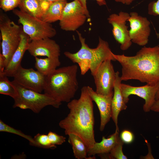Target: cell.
I'll return each instance as SVG.
<instances>
[{"instance_id": "obj_1", "label": "cell", "mask_w": 159, "mask_h": 159, "mask_svg": "<svg viewBox=\"0 0 159 159\" xmlns=\"http://www.w3.org/2000/svg\"><path fill=\"white\" fill-rule=\"evenodd\" d=\"M93 101L89 95L87 86L81 89L80 97L68 103L69 112L59 125L64 130L65 135H78L85 144L87 151L96 142L94 135V118Z\"/></svg>"}, {"instance_id": "obj_2", "label": "cell", "mask_w": 159, "mask_h": 159, "mask_svg": "<svg viewBox=\"0 0 159 159\" xmlns=\"http://www.w3.org/2000/svg\"><path fill=\"white\" fill-rule=\"evenodd\" d=\"M113 55L122 66V81L137 80L150 85L159 84V44L144 46L134 56Z\"/></svg>"}, {"instance_id": "obj_3", "label": "cell", "mask_w": 159, "mask_h": 159, "mask_svg": "<svg viewBox=\"0 0 159 159\" xmlns=\"http://www.w3.org/2000/svg\"><path fill=\"white\" fill-rule=\"evenodd\" d=\"M76 31L81 44L80 48L76 53L67 51L64 52V54L73 62L77 64L81 75H84L90 70L91 75L93 76L104 61L108 59L116 61L107 42L99 37L97 47L90 48L86 43L85 39L81 34L78 31Z\"/></svg>"}, {"instance_id": "obj_4", "label": "cell", "mask_w": 159, "mask_h": 159, "mask_svg": "<svg viewBox=\"0 0 159 159\" xmlns=\"http://www.w3.org/2000/svg\"><path fill=\"white\" fill-rule=\"evenodd\" d=\"M76 64L56 69L46 76L44 93L62 102H68L78 88Z\"/></svg>"}, {"instance_id": "obj_5", "label": "cell", "mask_w": 159, "mask_h": 159, "mask_svg": "<svg viewBox=\"0 0 159 159\" xmlns=\"http://www.w3.org/2000/svg\"><path fill=\"white\" fill-rule=\"evenodd\" d=\"M12 82L17 91V96L14 99L13 108L29 109L35 113H38L47 106H52L58 108L61 105L62 102L46 94H41L26 88L13 81Z\"/></svg>"}, {"instance_id": "obj_6", "label": "cell", "mask_w": 159, "mask_h": 159, "mask_svg": "<svg viewBox=\"0 0 159 159\" xmlns=\"http://www.w3.org/2000/svg\"><path fill=\"white\" fill-rule=\"evenodd\" d=\"M0 30L2 39L1 53L5 58L6 67L19 46L23 30L21 26L18 25L11 21L1 10Z\"/></svg>"}, {"instance_id": "obj_7", "label": "cell", "mask_w": 159, "mask_h": 159, "mask_svg": "<svg viewBox=\"0 0 159 159\" xmlns=\"http://www.w3.org/2000/svg\"><path fill=\"white\" fill-rule=\"evenodd\" d=\"M13 12L18 17L19 22L21 24L23 32L29 36L30 41L51 38L56 35V31L51 24L20 10L15 9Z\"/></svg>"}, {"instance_id": "obj_8", "label": "cell", "mask_w": 159, "mask_h": 159, "mask_svg": "<svg viewBox=\"0 0 159 159\" xmlns=\"http://www.w3.org/2000/svg\"><path fill=\"white\" fill-rule=\"evenodd\" d=\"M87 18L86 12L80 3L77 0H74L67 3L59 25L63 30L74 31L84 24Z\"/></svg>"}, {"instance_id": "obj_9", "label": "cell", "mask_w": 159, "mask_h": 159, "mask_svg": "<svg viewBox=\"0 0 159 159\" xmlns=\"http://www.w3.org/2000/svg\"><path fill=\"white\" fill-rule=\"evenodd\" d=\"M110 59L102 62L93 76L95 85L96 92L104 95L113 94L116 79V72Z\"/></svg>"}, {"instance_id": "obj_10", "label": "cell", "mask_w": 159, "mask_h": 159, "mask_svg": "<svg viewBox=\"0 0 159 159\" xmlns=\"http://www.w3.org/2000/svg\"><path fill=\"white\" fill-rule=\"evenodd\" d=\"M130 17V14L128 13L120 11L118 14L113 13L110 14L107 18L109 23L112 26L113 37L120 44V49L123 51L127 50L132 44L128 27L126 25V22Z\"/></svg>"}, {"instance_id": "obj_11", "label": "cell", "mask_w": 159, "mask_h": 159, "mask_svg": "<svg viewBox=\"0 0 159 159\" xmlns=\"http://www.w3.org/2000/svg\"><path fill=\"white\" fill-rule=\"evenodd\" d=\"M121 89L123 100L126 104L128 102L129 97L131 95L138 96L145 101L143 106V111L148 112L156 101L155 96L159 88V84L155 85L147 84L141 86L135 87L121 83Z\"/></svg>"}, {"instance_id": "obj_12", "label": "cell", "mask_w": 159, "mask_h": 159, "mask_svg": "<svg viewBox=\"0 0 159 159\" xmlns=\"http://www.w3.org/2000/svg\"><path fill=\"white\" fill-rule=\"evenodd\" d=\"M128 20L130 29L129 36L132 42L140 46H145L149 41L151 29L150 22L146 17L135 12H131Z\"/></svg>"}, {"instance_id": "obj_13", "label": "cell", "mask_w": 159, "mask_h": 159, "mask_svg": "<svg viewBox=\"0 0 159 159\" xmlns=\"http://www.w3.org/2000/svg\"><path fill=\"white\" fill-rule=\"evenodd\" d=\"M46 76L37 70L25 69L21 65L14 75L13 81L24 88L41 93L45 87Z\"/></svg>"}, {"instance_id": "obj_14", "label": "cell", "mask_w": 159, "mask_h": 159, "mask_svg": "<svg viewBox=\"0 0 159 159\" xmlns=\"http://www.w3.org/2000/svg\"><path fill=\"white\" fill-rule=\"evenodd\" d=\"M32 56L47 57H59L60 49L59 45L50 38L31 41L29 43L27 50Z\"/></svg>"}, {"instance_id": "obj_15", "label": "cell", "mask_w": 159, "mask_h": 159, "mask_svg": "<svg viewBox=\"0 0 159 159\" xmlns=\"http://www.w3.org/2000/svg\"><path fill=\"white\" fill-rule=\"evenodd\" d=\"M88 92L96 104L99 109L100 117V130L103 131L111 118V102L113 94L104 95L97 93L89 86H87Z\"/></svg>"}, {"instance_id": "obj_16", "label": "cell", "mask_w": 159, "mask_h": 159, "mask_svg": "<svg viewBox=\"0 0 159 159\" xmlns=\"http://www.w3.org/2000/svg\"><path fill=\"white\" fill-rule=\"evenodd\" d=\"M30 42L29 36L23 31L21 34V39L19 46L5 68L4 72L5 75L8 77H13L21 65V62L25 51L27 50Z\"/></svg>"}, {"instance_id": "obj_17", "label": "cell", "mask_w": 159, "mask_h": 159, "mask_svg": "<svg viewBox=\"0 0 159 159\" xmlns=\"http://www.w3.org/2000/svg\"><path fill=\"white\" fill-rule=\"evenodd\" d=\"M122 80L118 71L116 72V79L113 88V94L111 102V118L116 127H118V118L120 112L126 109L127 106L124 102L121 89Z\"/></svg>"}, {"instance_id": "obj_18", "label": "cell", "mask_w": 159, "mask_h": 159, "mask_svg": "<svg viewBox=\"0 0 159 159\" xmlns=\"http://www.w3.org/2000/svg\"><path fill=\"white\" fill-rule=\"evenodd\" d=\"M119 138L118 127H116L115 132L108 138L103 136L101 141L95 142L93 147L87 151V155L95 156L96 154L109 153L117 143Z\"/></svg>"}, {"instance_id": "obj_19", "label": "cell", "mask_w": 159, "mask_h": 159, "mask_svg": "<svg viewBox=\"0 0 159 159\" xmlns=\"http://www.w3.org/2000/svg\"><path fill=\"white\" fill-rule=\"evenodd\" d=\"M66 0H60L52 2L42 16L41 19L51 24L62 19Z\"/></svg>"}, {"instance_id": "obj_20", "label": "cell", "mask_w": 159, "mask_h": 159, "mask_svg": "<svg viewBox=\"0 0 159 159\" xmlns=\"http://www.w3.org/2000/svg\"><path fill=\"white\" fill-rule=\"evenodd\" d=\"M35 68L37 70L45 76L52 73L61 64L59 57L39 58L35 57Z\"/></svg>"}, {"instance_id": "obj_21", "label": "cell", "mask_w": 159, "mask_h": 159, "mask_svg": "<svg viewBox=\"0 0 159 159\" xmlns=\"http://www.w3.org/2000/svg\"><path fill=\"white\" fill-rule=\"evenodd\" d=\"M68 142L72 147L74 155L77 159L87 158V149L85 144L78 135L73 134L68 135Z\"/></svg>"}, {"instance_id": "obj_22", "label": "cell", "mask_w": 159, "mask_h": 159, "mask_svg": "<svg viewBox=\"0 0 159 159\" xmlns=\"http://www.w3.org/2000/svg\"><path fill=\"white\" fill-rule=\"evenodd\" d=\"M19 7L20 10L40 19L44 13L39 0H21Z\"/></svg>"}, {"instance_id": "obj_23", "label": "cell", "mask_w": 159, "mask_h": 159, "mask_svg": "<svg viewBox=\"0 0 159 159\" xmlns=\"http://www.w3.org/2000/svg\"><path fill=\"white\" fill-rule=\"evenodd\" d=\"M7 77L4 74L0 75V93L9 96L14 99L17 95V89Z\"/></svg>"}, {"instance_id": "obj_24", "label": "cell", "mask_w": 159, "mask_h": 159, "mask_svg": "<svg viewBox=\"0 0 159 159\" xmlns=\"http://www.w3.org/2000/svg\"><path fill=\"white\" fill-rule=\"evenodd\" d=\"M0 131L14 134L19 136L28 140L31 145L38 147L37 144L31 136L26 135L20 130L10 126L1 120H0Z\"/></svg>"}, {"instance_id": "obj_25", "label": "cell", "mask_w": 159, "mask_h": 159, "mask_svg": "<svg viewBox=\"0 0 159 159\" xmlns=\"http://www.w3.org/2000/svg\"><path fill=\"white\" fill-rule=\"evenodd\" d=\"M34 140L37 144L38 147L45 148L54 149L56 146L50 142L47 135L38 133L33 138Z\"/></svg>"}, {"instance_id": "obj_26", "label": "cell", "mask_w": 159, "mask_h": 159, "mask_svg": "<svg viewBox=\"0 0 159 159\" xmlns=\"http://www.w3.org/2000/svg\"><path fill=\"white\" fill-rule=\"evenodd\" d=\"M124 143L120 138L118 142L109 153L110 159H127V157L123 153L122 147Z\"/></svg>"}, {"instance_id": "obj_27", "label": "cell", "mask_w": 159, "mask_h": 159, "mask_svg": "<svg viewBox=\"0 0 159 159\" xmlns=\"http://www.w3.org/2000/svg\"><path fill=\"white\" fill-rule=\"evenodd\" d=\"M21 0H0V7L6 12L13 10L19 6Z\"/></svg>"}, {"instance_id": "obj_28", "label": "cell", "mask_w": 159, "mask_h": 159, "mask_svg": "<svg viewBox=\"0 0 159 159\" xmlns=\"http://www.w3.org/2000/svg\"><path fill=\"white\" fill-rule=\"evenodd\" d=\"M47 135L51 143L54 145H61L66 141L65 137L60 135L55 132L50 131Z\"/></svg>"}, {"instance_id": "obj_29", "label": "cell", "mask_w": 159, "mask_h": 159, "mask_svg": "<svg viewBox=\"0 0 159 159\" xmlns=\"http://www.w3.org/2000/svg\"><path fill=\"white\" fill-rule=\"evenodd\" d=\"M148 13L151 15H159V0L150 2L148 6ZM157 38H159V33H156Z\"/></svg>"}, {"instance_id": "obj_30", "label": "cell", "mask_w": 159, "mask_h": 159, "mask_svg": "<svg viewBox=\"0 0 159 159\" xmlns=\"http://www.w3.org/2000/svg\"><path fill=\"white\" fill-rule=\"evenodd\" d=\"M120 138L124 143L130 144L132 143L134 139L133 133L129 130H124L120 133Z\"/></svg>"}, {"instance_id": "obj_31", "label": "cell", "mask_w": 159, "mask_h": 159, "mask_svg": "<svg viewBox=\"0 0 159 159\" xmlns=\"http://www.w3.org/2000/svg\"><path fill=\"white\" fill-rule=\"evenodd\" d=\"M81 4L87 15L88 18L90 17L89 12L87 9V0H77ZM100 6L106 5V2L105 0H95Z\"/></svg>"}, {"instance_id": "obj_32", "label": "cell", "mask_w": 159, "mask_h": 159, "mask_svg": "<svg viewBox=\"0 0 159 159\" xmlns=\"http://www.w3.org/2000/svg\"><path fill=\"white\" fill-rule=\"evenodd\" d=\"M6 67L5 60L2 53L0 54V75L4 74V72Z\"/></svg>"}, {"instance_id": "obj_33", "label": "cell", "mask_w": 159, "mask_h": 159, "mask_svg": "<svg viewBox=\"0 0 159 159\" xmlns=\"http://www.w3.org/2000/svg\"><path fill=\"white\" fill-rule=\"evenodd\" d=\"M151 110L155 112H159V98L156 100L151 108Z\"/></svg>"}, {"instance_id": "obj_34", "label": "cell", "mask_w": 159, "mask_h": 159, "mask_svg": "<svg viewBox=\"0 0 159 159\" xmlns=\"http://www.w3.org/2000/svg\"><path fill=\"white\" fill-rule=\"evenodd\" d=\"M117 2H120L123 4L129 5L135 0H114Z\"/></svg>"}, {"instance_id": "obj_35", "label": "cell", "mask_w": 159, "mask_h": 159, "mask_svg": "<svg viewBox=\"0 0 159 159\" xmlns=\"http://www.w3.org/2000/svg\"><path fill=\"white\" fill-rule=\"evenodd\" d=\"M159 98V88L157 92V93L155 96V99L156 100H157Z\"/></svg>"}, {"instance_id": "obj_36", "label": "cell", "mask_w": 159, "mask_h": 159, "mask_svg": "<svg viewBox=\"0 0 159 159\" xmlns=\"http://www.w3.org/2000/svg\"><path fill=\"white\" fill-rule=\"evenodd\" d=\"M47 1L51 2H53L57 1L60 0H44Z\"/></svg>"}]
</instances>
